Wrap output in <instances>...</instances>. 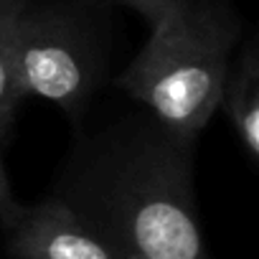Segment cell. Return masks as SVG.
Returning <instances> with one entry per match:
<instances>
[{
	"label": "cell",
	"mask_w": 259,
	"mask_h": 259,
	"mask_svg": "<svg viewBox=\"0 0 259 259\" xmlns=\"http://www.w3.org/2000/svg\"><path fill=\"white\" fill-rule=\"evenodd\" d=\"M0 219L11 259H119L59 198L21 206L8 196Z\"/></svg>",
	"instance_id": "4"
},
{
	"label": "cell",
	"mask_w": 259,
	"mask_h": 259,
	"mask_svg": "<svg viewBox=\"0 0 259 259\" xmlns=\"http://www.w3.org/2000/svg\"><path fill=\"white\" fill-rule=\"evenodd\" d=\"M117 3L138 11V13L150 23V28H153L155 23H160V21L170 13V8L178 3V0H117Z\"/></svg>",
	"instance_id": "7"
},
{
	"label": "cell",
	"mask_w": 259,
	"mask_h": 259,
	"mask_svg": "<svg viewBox=\"0 0 259 259\" xmlns=\"http://www.w3.org/2000/svg\"><path fill=\"white\" fill-rule=\"evenodd\" d=\"M8 196H13V193H11L8 173H6V168H3V158H0V206H3V201H6Z\"/></svg>",
	"instance_id": "8"
},
{
	"label": "cell",
	"mask_w": 259,
	"mask_h": 259,
	"mask_svg": "<svg viewBox=\"0 0 259 259\" xmlns=\"http://www.w3.org/2000/svg\"><path fill=\"white\" fill-rule=\"evenodd\" d=\"M16 66L23 94L59 104L79 119L99 87L102 64L94 36L66 8L31 3L16 23Z\"/></svg>",
	"instance_id": "3"
},
{
	"label": "cell",
	"mask_w": 259,
	"mask_h": 259,
	"mask_svg": "<svg viewBox=\"0 0 259 259\" xmlns=\"http://www.w3.org/2000/svg\"><path fill=\"white\" fill-rule=\"evenodd\" d=\"M221 104L251 160L259 158V54L251 41L229 69Z\"/></svg>",
	"instance_id": "5"
},
{
	"label": "cell",
	"mask_w": 259,
	"mask_h": 259,
	"mask_svg": "<svg viewBox=\"0 0 259 259\" xmlns=\"http://www.w3.org/2000/svg\"><path fill=\"white\" fill-rule=\"evenodd\" d=\"M191 155L193 138L158 119L117 130L79 153L56 198L119 259H208L193 201Z\"/></svg>",
	"instance_id": "1"
},
{
	"label": "cell",
	"mask_w": 259,
	"mask_h": 259,
	"mask_svg": "<svg viewBox=\"0 0 259 259\" xmlns=\"http://www.w3.org/2000/svg\"><path fill=\"white\" fill-rule=\"evenodd\" d=\"M239 21L224 0H178L150 28L117 84L183 138H196L221 104Z\"/></svg>",
	"instance_id": "2"
},
{
	"label": "cell",
	"mask_w": 259,
	"mask_h": 259,
	"mask_svg": "<svg viewBox=\"0 0 259 259\" xmlns=\"http://www.w3.org/2000/svg\"><path fill=\"white\" fill-rule=\"evenodd\" d=\"M124 259H148V256H138V254H133V256H124Z\"/></svg>",
	"instance_id": "9"
},
{
	"label": "cell",
	"mask_w": 259,
	"mask_h": 259,
	"mask_svg": "<svg viewBox=\"0 0 259 259\" xmlns=\"http://www.w3.org/2000/svg\"><path fill=\"white\" fill-rule=\"evenodd\" d=\"M31 0H0V145L8 140L23 87L16 66V23Z\"/></svg>",
	"instance_id": "6"
}]
</instances>
